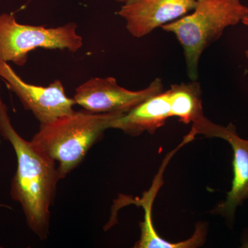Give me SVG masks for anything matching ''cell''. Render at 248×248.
I'll return each instance as SVG.
<instances>
[{"mask_svg":"<svg viewBox=\"0 0 248 248\" xmlns=\"http://www.w3.org/2000/svg\"><path fill=\"white\" fill-rule=\"evenodd\" d=\"M117 15L129 33L141 38L193 11L197 0H126Z\"/></svg>","mask_w":248,"mask_h":248,"instance_id":"obj_7","label":"cell"},{"mask_svg":"<svg viewBox=\"0 0 248 248\" xmlns=\"http://www.w3.org/2000/svg\"><path fill=\"white\" fill-rule=\"evenodd\" d=\"M1 102H2V100H1V97H0V104H1Z\"/></svg>","mask_w":248,"mask_h":248,"instance_id":"obj_15","label":"cell"},{"mask_svg":"<svg viewBox=\"0 0 248 248\" xmlns=\"http://www.w3.org/2000/svg\"><path fill=\"white\" fill-rule=\"evenodd\" d=\"M167 91L171 117H178L184 124L192 123V129L197 135L210 138L214 124L204 116L200 84H174Z\"/></svg>","mask_w":248,"mask_h":248,"instance_id":"obj_10","label":"cell"},{"mask_svg":"<svg viewBox=\"0 0 248 248\" xmlns=\"http://www.w3.org/2000/svg\"><path fill=\"white\" fill-rule=\"evenodd\" d=\"M0 133L17 155L11 197L20 204L29 228L41 241H45L50 231V208L61 180L58 165L33 142L27 141L16 131L3 102L0 104Z\"/></svg>","mask_w":248,"mask_h":248,"instance_id":"obj_1","label":"cell"},{"mask_svg":"<svg viewBox=\"0 0 248 248\" xmlns=\"http://www.w3.org/2000/svg\"><path fill=\"white\" fill-rule=\"evenodd\" d=\"M171 117L168 91L148 98L138 107L112 121L110 128L118 129L130 136L144 132L154 134Z\"/></svg>","mask_w":248,"mask_h":248,"instance_id":"obj_9","label":"cell"},{"mask_svg":"<svg viewBox=\"0 0 248 248\" xmlns=\"http://www.w3.org/2000/svg\"><path fill=\"white\" fill-rule=\"evenodd\" d=\"M115 1H120V2H125V1H126V0H115Z\"/></svg>","mask_w":248,"mask_h":248,"instance_id":"obj_14","label":"cell"},{"mask_svg":"<svg viewBox=\"0 0 248 248\" xmlns=\"http://www.w3.org/2000/svg\"><path fill=\"white\" fill-rule=\"evenodd\" d=\"M125 113H93L82 110L40 124L32 141L56 162L62 179L76 169L112 121Z\"/></svg>","mask_w":248,"mask_h":248,"instance_id":"obj_2","label":"cell"},{"mask_svg":"<svg viewBox=\"0 0 248 248\" xmlns=\"http://www.w3.org/2000/svg\"><path fill=\"white\" fill-rule=\"evenodd\" d=\"M248 15V8L240 0H197L193 13L162 26L172 32L182 46L187 76L198 78L201 55L218 40L226 27L234 26Z\"/></svg>","mask_w":248,"mask_h":248,"instance_id":"obj_3","label":"cell"},{"mask_svg":"<svg viewBox=\"0 0 248 248\" xmlns=\"http://www.w3.org/2000/svg\"><path fill=\"white\" fill-rule=\"evenodd\" d=\"M213 138L226 140L233 151V179L226 199L215 207L212 213L220 215L231 224L234 223L236 208L248 199V140L240 138L236 126L217 125Z\"/></svg>","mask_w":248,"mask_h":248,"instance_id":"obj_8","label":"cell"},{"mask_svg":"<svg viewBox=\"0 0 248 248\" xmlns=\"http://www.w3.org/2000/svg\"><path fill=\"white\" fill-rule=\"evenodd\" d=\"M165 166L161 168L160 173L156 176L154 184L151 188L144 194L141 200L138 199V202H134L138 205L144 209V220L140 223L141 226V237L136 243L134 248H181L182 242L171 243L160 237L155 231L152 221V207L154 202L156 192L162 184L163 171Z\"/></svg>","mask_w":248,"mask_h":248,"instance_id":"obj_11","label":"cell"},{"mask_svg":"<svg viewBox=\"0 0 248 248\" xmlns=\"http://www.w3.org/2000/svg\"><path fill=\"white\" fill-rule=\"evenodd\" d=\"M0 78L17 96L24 108L31 111L40 124L50 123L74 112L73 98L68 97L60 79L49 86L29 84L20 78L7 62L0 60Z\"/></svg>","mask_w":248,"mask_h":248,"instance_id":"obj_6","label":"cell"},{"mask_svg":"<svg viewBox=\"0 0 248 248\" xmlns=\"http://www.w3.org/2000/svg\"><path fill=\"white\" fill-rule=\"evenodd\" d=\"M78 25L69 22L61 27L46 28L17 22L13 14L0 15V60L24 66L30 52L36 48L68 50L72 53L83 46Z\"/></svg>","mask_w":248,"mask_h":248,"instance_id":"obj_4","label":"cell"},{"mask_svg":"<svg viewBox=\"0 0 248 248\" xmlns=\"http://www.w3.org/2000/svg\"><path fill=\"white\" fill-rule=\"evenodd\" d=\"M241 248H248V230L245 232L241 239Z\"/></svg>","mask_w":248,"mask_h":248,"instance_id":"obj_12","label":"cell"},{"mask_svg":"<svg viewBox=\"0 0 248 248\" xmlns=\"http://www.w3.org/2000/svg\"><path fill=\"white\" fill-rule=\"evenodd\" d=\"M163 92L161 79L156 78L146 89L129 91L120 86L112 77L88 80L76 89V105L93 113H126L148 98Z\"/></svg>","mask_w":248,"mask_h":248,"instance_id":"obj_5","label":"cell"},{"mask_svg":"<svg viewBox=\"0 0 248 248\" xmlns=\"http://www.w3.org/2000/svg\"><path fill=\"white\" fill-rule=\"evenodd\" d=\"M241 22H242L243 24H245V25L248 26V15L246 16V17L243 18ZM246 55L247 58H248V50H246Z\"/></svg>","mask_w":248,"mask_h":248,"instance_id":"obj_13","label":"cell"}]
</instances>
